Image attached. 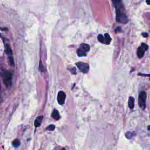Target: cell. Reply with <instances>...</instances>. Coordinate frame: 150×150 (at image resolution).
Returning a JSON list of instances; mask_svg holds the SVG:
<instances>
[{"label": "cell", "mask_w": 150, "mask_h": 150, "mask_svg": "<svg viewBox=\"0 0 150 150\" xmlns=\"http://www.w3.org/2000/svg\"><path fill=\"white\" fill-rule=\"evenodd\" d=\"M112 1L115 8L116 21L122 23H127L128 19L124 11V6L122 0H112Z\"/></svg>", "instance_id": "6da1fadb"}, {"label": "cell", "mask_w": 150, "mask_h": 150, "mask_svg": "<svg viewBox=\"0 0 150 150\" xmlns=\"http://www.w3.org/2000/svg\"><path fill=\"white\" fill-rule=\"evenodd\" d=\"M2 77L6 87L7 88L10 87L12 85V73L10 71H5L2 74Z\"/></svg>", "instance_id": "7a4b0ae2"}, {"label": "cell", "mask_w": 150, "mask_h": 150, "mask_svg": "<svg viewBox=\"0 0 150 150\" xmlns=\"http://www.w3.org/2000/svg\"><path fill=\"white\" fill-rule=\"evenodd\" d=\"M90 50V46L86 43H82L80 45L77 50V54L79 57H83L86 56V53Z\"/></svg>", "instance_id": "3957f363"}, {"label": "cell", "mask_w": 150, "mask_h": 150, "mask_svg": "<svg viewBox=\"0 0 150 150\" xmlns=\"http://www.w3.org/2000/svg\"><path fill=\"white\" fill-rule=\"evenodd\" d=\"M146 94L145 91H141L138 96V104L140 108L144 109L146 105Z\"/></svg>", "instance_id": "277c9868"}, {"label": "cell", "mask_w": 150, "mask_h": 150, "mask_svg": "<svg viewBox=\"0 0 150 150\" xmlns=\"http://www.w3.org/2000/svg\"><path fill=\"white\" fill-rule=\"evenodd\" d=\"M78 69L80 71L83 73H87L89 71V64L87 63L84 62H77L76 63Z\"/></svg>", "instance_id": "5b68a950"}, {"label": "cell", "mask_w": 150, "mask_h": 150, "mask_svg": "<svg viewBox=\"0 0 150 150\" xmlns=\"http://www.w3.org/2000/svg\"><path fill=\"white\" fill-rule=\"evenodd\" d=\"M148 48V46L145 43L141 44V45L138 48L137 52V54L138 58L141 59L144 56V53L147 50Z\"/></svg>", "instance_id": "8992f818"}, {"label": "cell", "mask_w": 150, "mask_h": 150, "mask_svg": "<svg viewBox=\"0 0 150 150\" xmlns=\"http://www.w3.org/2000/svg\"><path fill=\"white\" fill-rule=\"evenodd\" d=\"M66 98V94L63 91H60L57 94V102L60 105H63L64 103Z\"/></svg>", "instance_id": "52a82bcc"}, {"label": "cell", "mask_w": 150, "mask_h": 150, "mask_svg": "<svg viewBox=\"0 0 150 150\" xmlns=\"http://www.w3.org/2000/svg\"><path fill=\"white\" fill-rule=\"evenodd\" d=\"M111 41V38L109 34L106 33L104 36V43L105 45H109Z\"/></svg>", "instance_id": "ba28073f"}, {"label": "cell", "mask_w": 150, "mask_h": 150, "mask_svg": "<svg viewBox=\"0 0 150 150\" xmlns=\"http://www.w3.org/2000/svg\"><path fill=\"white\" fill-rule=\"evenodd\" d=\"M52 117L56 120H58L60 119V116L59 114V111L56 109H54L52 113Z\"/></svg>", "instance_id": "9c48e42d"}, {"label": "cell", "mask_w": 150, "mask_h": 150, "mask_svg": "<svg viewBox=\"0 0 150 150\" xmlns=\"http://www.w3.org/2000/svg\"><path fill=\"white\" fill-rule=\"evenodd\" d=\"M42 119H43V117L42 116H39L38 117L35 121V122H34V125H35V127L36 128V127H38L41 124V122H42Z\"/></svg>", "instance_id": "30bf717a"}, {"label": "cell", "mask_w": 150, "mask_h": 150, "mask_svg": "<svg viewBox=\"0 0 150 150\" xmlns=\"http://www.w3.org/2000/svg\"><path fill=\"white\" fill-rule=\"evenodd\" d=\"M134 98L132 96H130L128 98V106L131 109H133L134 107Z\"/></svg>", "instance_id": "8fae6325"}, {"label": "cell", "mask_w": 150, "mask_h": 150, "mask_svg": "<svg viewBox=\"0 0 150 150\" xmlns=\"http://www.w3.org/2000/svg\"><path fill=\"white\" fill-rule=\"evenodd\" d=\"M5 48V53H6L7 54H8V55H9H9H12V50H11V49L9 46H8V45H6Z\"/></svg>", "instance_id": "7c38bea8"}, {"label": "cell", "mask_w": 150, "mask_h": 150, "mask_svg": "<svg viewBox=\"0 0 150 150\" xmlns=\"http://www.w3.org/2000/svg\"><path fill=\"white\" fill-rule=\"evenodd\" d=\"M20 144H21L20 141H19V139H16L13 140V142H12V145H13L14 147H15V148L19 146V145H20Z\"/></svg>", "instance_id": "4fadbf2b"}, {"label": "cell", "mask_w": 150, "mask_h": 150, "mask_svg": "<svg viewBox=\"0 0 150 150\" xmlns=\"http://www.w3.org/2000/svg\"><path fill=\"white\" fill-rule=\"evenodd\" d=\"M97 39L98 41L102 43H104V36L101 34H98L97 36Z\"/></svg>", "instance_id": "5bb4252c"}, {"label": "cell", "mask_w": 150, "mask_h": 150, "mask_svg": "<svg viewBox=\"0 0 150 150\" xmlns=\"http://www.w3.org/2000/svg\"><path fill=\"white\" fill-rule=\"evenodd\" d=\"M54 128H55L54 125L52 124V125H49V126L46 128V129H47V130H49V131H53V130L54 129Z\"/></svg>", "instance_id": "9a60e30c"}, {"label": "cell", "mask_w": 150, "mask_h": 150, "mask_svg": "<svg viewBox=\"0 0 150 150\" xmlns=\"http://www.w3.org/2000/svg\"><path fill=\"white\" fill-rule=\"evenodd\" d=\"M39 70H40V71H42V72L44 71V67H43V64H42V62H41V61H40V62H39Z\"/></svg>", "instance_id": "2e32d148"}, {"label": "cell", "mask_w": 150, "mask_h": 150, "mask_svg": "<svg viewBox=\"0 0 150 150\" xmlns=\"http://www.w3.org/2000/svg\"><path fill=\"white\" fill-rule=\"evenodd\" d=\"M9 63L11 64V65L13 66H14V62H13V59L12 56L9 57Z\"/></svg>", "instance_id": "e0dca14e"}, {"label": "cell", "mask_w": 150, "mask_h": 150, "mask_svg": "<svg viewBox=\"0 0 150 150\" xmlns=\"http://www.w3.org/2000/svg\"><path fill=\"white\" fill-rule=\"evenodd\" d=\"M70 71V72L72 73V74H76V69L75 68V67H73V68H71V69H69Z\"/></svg>", "instance_id": "ac0fdd59"}, {"label": "cell", "mask_w": 150, "mask_h": 150, "mask_svg": "<svg viewBox=\"0 0 150 150\" xmlns=\"http://www.w3.org/2000/svg\"><path fill=\"white\" fill-rule=\"evenodd\" d=\"M142 35L144 37L146 38V37H148V33H142Z\"/></svg>", "instance_id": "d6986e66"}, {"label": "cell", "mask_w": 150, "mask_h": 150, "mask_svg": "<svg viewBox=\"0 0 150 150\" xmlns=\"http://www.w3.org/2000/svg\"><path fill=\"white\" fill-rule=\"evenodd\" d=\"M146 2L148 5H150V0H146Z\"/></svg>", "instance_id": "ffe728a7"}, {"label": "cell", "mask_w": 150, "mask_h": 150, "mask_svg": "<svg viewBox=\"0 0 150 150\" xmlns=\"http://www.w3.org/2000/svg\"><path fill=\"white\" fill-rule=\"evenodd\" d=\"M148 130H150V125H149V127H148Z\"/></svg>", "instance_id": "44dd1931"}, {"label": "cell", "mask_w": 150, "mask_h": 150, "mask_svg": "<svg viewBox=\"0 0 150 150\" xmlns=\"http://www.w3.org/2000/svg\"><path fill=\"white\" fill-rule=\"evenodd\" d=\"M0 90H1V84H0Z\"/></svg>", "instance_id": "7402d4cb"}]
</instances>
